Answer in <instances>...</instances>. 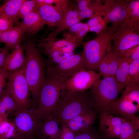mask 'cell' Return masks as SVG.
Segmentation results:
<instances>
[{"label": "cell", "mask_w": 139, "mask_h": 139, "mask_svg": "<svg viewBox=\"0 0 139 139\" xmlns=\"http://www.w3.org/2000/svg\"><path fill=\"white\" fill-rule=\"evenodd\" d=\"M125 87L124 85L117 82L114 76L106 77L96 81L89 92L95 111L99 114L117 100Z\"/></svg>", "instance_id": "obj_5"}, {"label": "cell", "mask_w": 139, "mask_h": 139, "mask_svg": "<svg viewBox=\"0 0 139 139\" xmlns=\"http://www.w3.org/2000/svg\"><path fill=\"white\" fill-rule=\"evenodd\" d=\"M9 73L4 67L0 69V95L5 89Z\"/></svg>", "instance_id": "obj_39"}, {"label": "cell", "mask_w": 139, "mask_h": 139, "mask_svg": "<svg viewBox=\"0 0 139 139\" xmlns=\"http://www.w3.org/2000/svg\"><path fill=\"white\" fill-rule=\"evenodd\" d=\"M10 53L9 50L5 46L0 47V69L3 67L5 59Z\"/></svg>", "instance_id": "obj_40"}, {"label": "cell", "mask_w": 139, "mask_h": 139, "mask_svg": "<svg viewBox=\"0 0 139 139\" xmlns=\"http://www.w3.org/2000/svg\"><path fill=\"white\" fill-rule=\"evenodd\" d=\"M137 46L128 49L123 53H120L122 58L125 59L129 58L135 51Z\"/></svg>", "instance_id": "obj_41"}, {"label": "cell", "mask_w": 139, "mask_h": 139, "mask_svg": "<svg viewBox=\"0 0 139 139\" xmlns=\"http://www.w3.org/2000/svg\"><path fill=\"white\" fill-rule=\"evenodd\" d=\"M13 115L11 121L19 136L26 139L35 136L44 120L35 106L18 110Z\"/></svg>", "instance_id": "obj_7"}, {"label": "cell", "mask_w": 139, "mask_h": 139, "mask_svg": "<svg viewBox=\"0 0 139 139\" xmlns=\"http://www.w3.org/2000/svg\"><path fill=\"white\" fill-rule=\"evenodd\" d=\"M100 13L96 12L90 19L87 23L89 28V31L95 32L97 34L104 31L107 27V24Z\"/></svg>", "instance_id": "obj_28"}, {"label": "cell", "mask_w": 139, "mask_h": 139, "mask_svg": "<svg viewBox=\"0 0 139 139\" xmlns=\"http://www.w3.org/2000/svg\"><path fill=\"white\" fill-rule=\"evenodd\" d=\"M101 75L91 70H82L74 74L65 83L67 91L83 92L90 89L97 81Z\"/></svg>", "instance_id": "obj_12"}, {"label": "cell", "mask_w": 139, "mask_h": 139, "mask_svg": "<svg viewBox=\"0 0 139 139\" xmlns=\"http://www.w3.org/2000/svg\"><path fill=\"white\" fill-rule=\"evenodd\" d=\"M59 124L54 117L44 119L35 136L43 139H60Z\"/></svg>", "instance_id": "obj_19"}, {"label": "cell", "mask_w": 139, "mask_h": 139, "mask_svg": "<svg viewBox=\"0 0 139 139\" xmlns=\"http://www.w3.org/2000/svg\"><path fill=\"white\" fill-rule=\"evenodd\" d=\"M121 58V53L119 52H112L111 50L108 53L100 62L97 70L103 78L115 76Z\"/></svg>", "instance_id": "obj_18"}, {"label": "cell", "mask_w": 139, "mask_h": 139, "mask_svg": "<svg viewBox=\"0 0 139 139\" xmlns=\"http://www.w3.org/2000/svg\"><path fill=\"white\" fill-rule=\"evenodd\" d=\"M126 13V18L131 22L139 24V0L129 1Z\"/></svg>", "instance_id": "obj_32"}, {"label": "cell", "mask_w": 139, "mask_h": 139, "mask_svg": "<svg viewBox=\"0 0 139 139\" xmlns=\"http://www.w3.org/2000/svg\"><path fill=\"white\" fill-rule=\"evenodd\" d=\"M25 76L29 84L32 100L36 104L41 87L45 78V64L40 51L34 42L30 41L24 45Z\"/></svg>", "instance_id": "obj_2"}, {"label": "cell", "mask_w": 139, "mask_h": 139, "mask_svg": "<svg viewBox=\"0 0 139 139\" xmlns=\"http://www.w3.org/2000/svg\"><path fill=\"white\" fill-rule=\"evenodd\" d=\"M125 87V89L122 91L120 98L139 106V86Z\"/></svg>", "instance_id": "obj_33"}, {"label": "cell", "mask_w": 139, "mask_h": 139, "mask_svg": "<svg viewBox=\"0 0 139 139\" xmlns=\"http://www.w3.org/2000/svg\"><path fill=\"white\" fill-rule=\"evenodd\" d=\"M26 0H11L0 6V13L11 19L14 24H19V13L22 4Z\"/></svg>", "instance_id": "obj_24"}, {"label": "cell", "mask_w": 139, "mask_h": 139, "mask_svg": "<svg viewBox=\"0 0 139 139\" xmlns=\"http://www.w3.org/2000/svg\"><path fill=\"white\" fill-rule=\"evenodd\" d=\"M94 109L89 93L67 91L59 100L54 117L61 124L66 123L76 116Z\"/></svg>", "instance_id": "obj_3"}, {"label": "cell", "mask_w": 139, "mask_h": 139, "mask_svg": "<svg viewBox=\"0 0 139 139\" xmlns=\"http://www.w3.org/2000/svg\"><path fill=\"white\" fill-rule=\"evenodd\" d=\"M138 59H139V45H137L135 51L129 58L128 59H123L129 64L133 60Z\"/></svg>", "instance_id": "obj_42"}, {"label": "cell", "mask_w": 139, "mask_h": 139, "mask_svg": "<svg viewBox=\"0 0 139 139\" xmlns=\"http://www.w3.org/2000/svg\"><path fill=\"white\" fill-rule=\"evenodd\" d=\"M79 14L81 20L91 18L97 12H100L103 4L100 0L76 1Z\"/></svg>", "instance_id": "obj_22"}, {"label": "cell", "mask_w": 139, "mask_h": 139, "mask_svg": "<svg viewBox=\"0 0 139 139\" xmlns=\"http://www.w3.org/2000/svg\"><path fill=\"white\" fill-rule=\"evenodd\" d=\"M49 66L54 72L66 82L78 71L90 70L83 52L74 54L60 63Z\"/></svg>", "instance_id": "obj_11"}, {"label": "cell", "mask_w": 139, "mask_h": 139, "mask_svg": "<svg viewBox=\"0 0 139 139\" xmlns=\"http://www.w3.org/2000/svg\"><path fill=\"white\" fill-rule=\"evenodd\" d=\"M2 33L0 31V40L2 34Z\"/></svg>", "instance_id": "obj_45"}, {"label": "cell", "mask_w": 139, "mask_h": 139, "mask_svg": "<svg viewBox=\"0 0 139 139\" xmlns=\"http://www.w3.org/2000/svg\"><path fill=\"white\" fill-rule=\"evenodd\" d=\"M36 7L35 0H26L21 5L20 8L19 17L22 18L29 13L33 11Z\"/></svg>", "instance_id": "obj_34"}, {"label": "cell", "mask_w": 139, "mask_h": 139, "mask_svg": "<svg viewBox=\"0 0 139 139\" xmlns=\"http://www.w3.org/2000/svg\"><path fill=\"white\" fill-rule=\"evenodd\" d=\"M40 6L44 5H50L66 10L69 5V1L67 0H38Z\"/></svg>", "instance_id": "obj_35"}, {"label": "cell", "mask_w": 139, "mask_h": 139, "mask_svg": "<svg viewBox=\"0 0 139 139\" xmlns=\"http://www.w3.org/2000/svg\"><path fill=\"white\" fill-rule=\"evenodd\" d=\"M21 22L19 24L25 32L34 34L43 29L45 23L39 14L32 11L24 16Z\"/></svg>", "instance_id": "obj_21"}, {"label": "cell", "mask_w": 139, "mask_h": 139, "mask_svg": "<svg viewBox=\"0 0 139 139\" xmlns=\"http://www.w3.org/2000/svg\"><path fill=\"white\" fill-rule=\"evenodd\" d=\"M5 89L15 102L18 110L35 106L25 76L24 66L9 73Z\"/></svg>", "instance_id": "obj_6"}, {"label": "cell", "mask_w": 139, "mask_h": 139, "mask_svg": "<svg viewBox=\"0 0 139 139\" xmlns=\"http://www.w3.org/2000/svg\"><path fill=\"white\" fill-rule=\"evenodd\" d=\"M66 82L47 67L44 81L37 98L36 106L43 119L54 117L62 91L65 90Z\"/></svg>", "instance_id": "obj_1"}, {"label": "cell", "mask_w": 139, "mask_h": 139, "mask_svg": "<svg viewBox=\"0 0 139 139\" xmlns=\"http://www.w3.org/2000/svg\"><path fill=\"white\" fill-rule=\"evenodd\" d=\"M66 10L51 5H44L36 8L33 11L39 14L46 24L53 28L60 23Z\"/></svg>", "instance_id": "obj_16"}, {"label": "cell", "mask_w": 139, "mask_h": 139, "mask_svg": "<svg viewBox=\"0 0 139 139\" xmlns=\"http://www.w3.org/2000/svg\"><path fill=\"white\" fill-rule=\"evenodd\" d=\"M60 139H75V133L64 123L61 124Z\"/></svg>", "instance_id": "obj_38"}, {"label": "cell", "mask_w": 139, "mask_h": 139, "mask_svg": "<svg viewBox=\"0 0 139 139\" xmlns=\"http://www.w3.org/2000/svg\"><path fill=\"white\" fill-rule=\"evenodd\" d=\"M27 139H43L34 136L32 137L31 138H28Z\"/></svg>", "instance_id": "obj_44"}, {"label": "cell", "mask_w": 139, "mask_h": 139, "mask_svg": "<svg viewBox=\"0 0 139 139\" xmlns=\"http://www.w3.org/2000/svg\"><path fill=\"white\" fill-rule=\"evenodd\" d=\"M20 137L14 124L9 119L4 121L0 127V139H12Z\"/></svg>", "instance_id": "obj_29"}, {"label": "cell", "mask_w": 139, "mask_h": 139, "mask_svg": "<svg viewBox=\"0 0 139 139\" xmlns=\"http://www.w3.org/2000/svg\"><path fill=\"white\" fill-rule=\"evenodd\" d=\"M14 24L11 19L0 13V31L2 33L12 28Z\"/></svg>", "instance_id": "obj_37"}, {"label": "cell", "mask_w": 139, "mask_h": 139, "mask_svg": "<svg viewBox=\"0 0 139 139\" xmlns=\"http://www.w3.org/2000/svg\"><path fill=\"white\" fill-rule=\"evenodd\" d=\"M39 45L50 61L56 64L74 55V51L80 44L65 37L59 39H44L39 41Z\"/></svg>", "instance_id": "obj_8"}, {"label": "cell", "mask_w": 139, "mask_h": 139, "mask_svg": "<svg viewBox=\"0 0 139 139\" xmlns=\"http://www.w3.org/2000/svg\"><path fill=\"white\" fill-rule=\"evenodd\" d=\"M122 125L119 139H135L139 132L128 120L122 118Z\"/></svg>", "instance_id": "obj_31"}, {"label": "cell", "mask_w": 139, "mask_h": 139, "mask_svg": "<svg viewBox=\"0 0 139 139\" xmlns=\"http://www.w3.org/2000/svg\"><path fill=\"white\" fill-rule=\"evenodd\" d=\"M129 1L103 0L100 14L108 24L111 23L114 26L120 25L126 17V10Z\"/></svg>", "instance_id": "obj_10"}, {"label": "cell", "mask_w": 139, "mask_h": 139, "mask_svg": "<svg viewBox=\"0 0 139 139\" xmlns=\"http://www.w3.org/2000/svg\"><path fill=\"white\" fill-rule=\"evenodd\" d=\"M99 129L108 139H119L122 125V118L106 111L99 113Z\"/></svg>", "instance_id": "obj_13"}, {"label": "cell", "mask_w": 139, "mask_h": 139, "mask_svg": "<svg viewBox=\"0 0 139 139\" xmlns=\"http://www.w3.org/2000/svg\"><path fill=\"white\" fill-rule=\"evenodd\" d=\"M129 73L132 79L136 82H139V59L133 60L129 64Z\"/></svg>", "instance_id": "obj_36"}, {"label": "cell", "mask_w": 139, "mask_h": 139, "mask_svg": "<svg viewBox=\"0 0 139 139\" xmlns=\"http://www.w3.org/2000/svg\"><path fill=\"white\" fill-rule=\"evenodd\" d=\"M81 20L79 15L77 4L73 3L70 6L69 5L60 23L46 38L49 39L55 38L60 33L68 29L73 25L81 22Z\"/></svg>", "instance_id": "obj_15"}, {"label": "cell", "mask_w": 139, "mask_h": 139, "mask_svg": "<svg viewBox=\"0 0 139 139\" xmlns=\"http://www.w3.org/2000/svg\"><path fill=\"white\" fill-rule=\"evenodd\" d=\"M24 33L18 24L11 29L2 33L0 43H4L5 46L11 50L17 45L20 44Z\"/></svg>", "instance_id": "obj_23"}, {"label": "cell", "mask_w": 139, "mask_h": 139, "mask_svg": "<svg viewBox=\"0 0 139 139\" xmlns=\"http://www.w3.org/2000/svg\"><path fill=\"white\" fill-rule=\"evenodd\" d=\"M8 119H5L2 115L0 114V127L4 121Z\"/></svg>", "instance_id": "obj_43"}, {"label": "cell", "mask_w": 139, "mask_h": 139, "mask_svg": "<svg viewBox=\"0 0 139 139\" xmlns=\"http://www.w3.org/2000/svg\"><path fill=\"white\" fill-rule=\"evenodd\" d=\"M139 111V106L131 102L120 98L100 112L108 111L132 123L136 117V114Z\"/></svg>", "instance_id": "obj_14"}, {"label": "cell", "mask_w": 139, "mask_h": 139, "mask_svg": "<svg viewBox=\"0 0 139 139\" xmlns=\"http://www.w3.org/2000/svg\"><path fill=\"white\" fill-rule=\"evenodd\" d=\"M139 24L126 18L119 28L112 35L114 41V51L121 53L139 45Z\"/></svg>", "instance_id": "obj_9"}, {"label": "cell", "mask_w": 139, "mask_h": 139, "mask_svg": "<svg viewBox=\"0 0 139 139\" xmlns=\"http://www.w3.org/2000/svg\"><path fill=\"white\" fill-rule=\"evenodd\" d=\"M65 37L73 40L80 44L83 37L89 31L87 23L81 22L77 23L71 27Z\"/></svg>", "instance_id": "obj_27"}, {"label": "cell", "mask_w": 139, "mask_h": 139, "mask_svg": "<svg viewBox=\"0 0 139 139\" xmlns=\"http://www.w3.org/2000/svg\"><path fill=\"white\" fill-rule=\"evenodd\" d=\"M129 64L121 58L119 60L118 67L114 76L119 83L126 86L138 85L131 77L129 73Z\"/></svg>", "instance_id": "obj_25"}, {"label": "cell", "mask_w": 139, "mask_h": 139, "mask_svg": "<svg viewBox=\"0 0 139 139\" xmlns=\"http://www.w3.org/2000/svg\"><path fill=\"white\" fill-rule=\"evenodd\" d=\"M18 110L15 102L5 89L0 95V114L7 119L9 114Z\"/></svg>", "instance_id": "obj_26"}, {"label": "cell", "mask_w": 139, "mask_h": 139, "mask_svg": "<svg viewBox=\"0 0 139 139\" xmlns=\"http://www.w3.org/2000/svg\"><path fill=\"white\" fill-rule=\"evenodd\" d=\"M120 26L111 25L107 27L104 31L98 34L95 38L84 44L82 52L90 70H97L101 61L111 50V36Z\"/></svg>", "instance_id": "obj_4"}, {"label": "cell", "mask_w": 139, "mask_h": 139, "mask_svg": "<svg viewBox=\"0 0 139 139\" xmlns=\"http://www.w3.org/2000/svg\"><path fill=\"white\" fill-rule=\"evenodd\" d=\"M11 51L6 57L3 66L9 73L23 67L25 62L24 46H22L21 44L19 45Z\"/></svg>", "instance_id": "obj_20"}, {"label": "cell", "mask_w": 139, "mask_h": 139, "mask_svg": "<svg viewBox=\"0 0 139 139\" xmlns=\"http://www.w3.org/2000/svg\"><path fill=\"white\" fill-rule=\"evenodd\" d=\"M75 139H105L107 138L99 129H98L93 126L75 133Z\"/></svg>", "instance_id": "obj_30"}, {"label": "cell", "mask_w": 139, "mask_h": 139, "mask_svg": "<svg viewBox=\"0 0 139 139\" xmlns=\"http://www.w3.org/2000/svg\"><path fill=\"white\" fill-rule=\"evenodd\" d=\"M97 114L93 109L76 116L65 124L73 131L76 133L93 126Z\"/></svg>", "instance_id": "obj_17"}]
</instances>
